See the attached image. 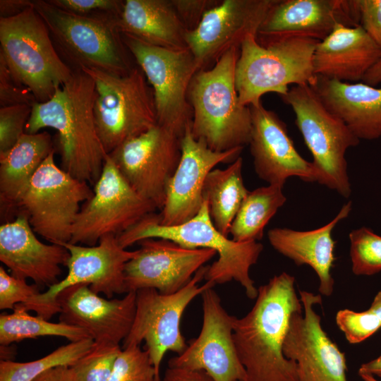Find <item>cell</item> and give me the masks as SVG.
I'll use <instances>...</instances> for the list:
<instances>
[{"mask_svg":"<svg viewBox=\"0 0 381 381\" xmlns=\"http://www.w3.org/2000/svg\"><path fill=\"white\" fill-rule=\"evenodd\" d=\"M295 279L286 272L258 289L253 307L235 318L233 338L246 381H298L297 364L283 353L292 315L303 309Z\"/></svg>","mask_w":381,"mask_h":381,"instance_id":"6da1fadb","label":"cell"},{"mask_svg":"<svg viewBox=\"0 0 381 381\" xmlns=\"http://www.w3.org/2000/svg\"><path fill=\"white\" fill-rule=\"evenodd\" d=\"M95 85L83 71L58 87L52 97L32 105L25 133H37L44 128L56 131V152L61 167L73 177L95 185L107 154L99 137L94 113Z\"/></svg>","mask_w":381,"mask_h":381,"instance_id":"7a4b0ae2","label":"cell"},{"mask_svg":"<svg viewBox=\"0 0 381 381\" xmlns=\"http://www.w3.org/2000/svg\"><path fill=\"white\" fill-rule=\"evenodd\" d=\"M239 52L232 48L212 68L198 71L188 88L192 135L216 152L243 148L250 139L251 112L239 102L235 85Z\"/></svg>","mask_w":381,"mask_h":381,"instance_id":"3957f363","label":"cell"},{"mask_svg":"<svg viewBox=\"0 0 381 381\" xmlns=\"http://www.w3.org/2000/svg\"><path fill=\"white\" fill-rule=\"evenodd\" d=\"M150 238L169 240L187 248L215 250L218 258L207 266L205 279L214 284L235 280L243 287L249 298H256L258 289L249 271L258 262L263 246L258 241L236 242L222 234L211 219L206 200H203L195 217L181 224H160L158 214L154 212L117 236L120 246L126 249Z\"/></svg>","mask_w":381,"mask_h":381,"instance_id":"277c9868","label":"cell"},{"mask_svg":"<svg viewBox=\"0 0 381 381\" xmlns=\"http://www.w3.org/2000/svg\"><path fill=\"white\" fill-rule=\"evenodd\" d=\"M33 5L57 53L73 72L90 68L123 75L137 66L118 28L119 15L79 16L47 0H33Z\"/></svg>","mask_w":381,"mask_h":381,"instance_id":"5b68a950","label":"cell"},{"mask_svg":"<svg viewBox=\"0 0 381 381\" xmlns=\"http://www.w3.org/2000/svg\"><path fill=\"white\" fill-rule=\"evenodd\" d=\"M318 42L294 37L261 45L255 35L247 37L240 47L235 69L239 102L249 107L269 92L285 95L290 85H313L317 78L313 58Z\"/></svg>","mask_w":381,"mask_h":381,"instance_id":"8992f818","label":"cell"},{"mask_svg":"<svg viewBox=\"0 0 381 381\" xmlns=\"http://www.w3.org/2000/svg\"><path fill=\"white\" fill-rule=\"evenodd\" d=\"M0 56L37 102L50 99L74 73L57 53L34 5L16 16L0 18Z\"/></svg>","mask_w":381,"mask_h":381,"instance_id":"52a82bcc","label":"cell"},{"mask_svg":"<svg viewBox=\"0 0 381 381\" xmlns=\"http://www.w3.org/2000/svg\"><path fill=\"white\" fill-rule=\"evenodd\" d=\"M82 71L95 83V123L107 154L157 123L153 90L138 65L123 75L97 69Z\"/></svg>","mask_w":381,"mask_h":381,"instance_id":"ba28073f","label":"cell"},{"mask_svg":"<svg viewBox=\"0 0 381 381\" xmlns=\"http://www.w3.org/2000/svg\"><path fill=\"white\" fill-rule=\"evenodd\" d=\"M296 116V124L320 173L319 183L349 198L351 188L345 154L360 140L331 112L308 84L294 85L280 97Z\"/></svg>","mask_w":381,"mask_h":381,"instance_id":"9c48e42d","label":"cell"},{"mask_svg":"<svg viewBox=\"0 0 381 381\" xmlns=\"http://www.w3.org/2000/svg\"><path fill=\"white\" fill-rule=\"evenodd\" d=\"M52 152L37 170L18 202L34 231L50 243L70 242L80 205L93 195L89 183L57 166Z\"/></svg>","mask_w":381,"mask_h":381,"instance_id":"30bf717a","label":"cell"},{"mask_svg":"<svg viewBox=\"0 0 381 381\" xmlns=\"http://www.w3.org/2000/svg\"><path fill=\"white\" fill-rule=\"evenodd\" d=\"M121 37L153 90L157 124L181 138L191 127L193 110L188 92L200 69L193 54L188 49H169L126 34Z\"/></svg>","mask_w":381,"mask_h":381,"instance_id":"8fae6325","label":"cell"},{"mask_svg":"<svg viewBox=\"0 0 381 381\" xmlns=\"http://www.w3.org/2000/svg\"><path fill=\"white\" fill-rule=\"evenodd\" d=\"M207 266L201 267L181 289L171 294H162L155 289L136 291V310L131 331L122 348L145 342L146 350L161 381L160 365L164 354L181 353L187 348L180 329L181 319L188 304L198 295L215 284L206 282L202 286Z\"/></svg>","mask_w":381,"mask_h":381,"instance_id":"7c38bea8","label":"cell"},{"mask_svg":"<svg viewBox=\"0 0 381 381\" xmlns=\"http://www.w3.org/2000/svg\"><path fill=\"white\" fill-rule=\"evenodd\" d=\"M157 209L135 192L107 154L93 195L76 217L70 243L95 246L102 237L119 236Z\"/></svg>","mask_w":381,"mask_h":381,"instance_id":"4fadbf2b","label":"cell"},{"mask_svg":"<svg viewBox=\"0 0 381 381\" xmlns=\"http://www.w3.org/2000/svg\"><path fill=\"white\" fill-rule=\"evenodd\" d=\"M61 245L70 253L66 264L67 275L45 292L40 293L26 303H20L27 310L35 311L46 320L50 319L60 312L56 302L58 295L78 284L87 285L92 291L102 293L107 298L126 293L125 266L135 256L137 250L130 251L122 248L114 235L102 237L97 246H83L70 242Z\"/></svg>","mask_w":381,"mask_h":381,"instance_id":"5bb4252c","label":"cell"},{"mask_svg":"<svg viewBox=\"0 0 381 381\" xmlns=\"http://www.w3.org/2000/svg\"><path fill=\"white\" fill-rule=\"evenodd\" d=\"M181 138L156 124L109 155L130 186L160 210L181 157Z\"/></svg>","mask_w":381,"mask_h":381,"instance_id":"9a60e30c","label":"cell"},{"mask_svg":"<svg viewBox=\"0 0 381 381\" xmlns=\"http://www.w3.org/2000/svg\"><path fill=\"white\" fill-rule=\"evenodd\" d=\"M203 320L198 337L183 352L171 358L169 367L202 370L214 381H246L233 338L234 316L223 308L212 287L202 294Z\"/></svg>","mask_w":381,"mask_h":381,"instance_id":"2e32d148","label":"cell"},{"mask_svg":"<svg viewBox=\"0 0 381 381\" xmlns=\"http://www.w3.org/2000/svg\"><path fill=\"white\" fill-rule=\"evenodd\" d=\"M303 309L290 320L283 353L297 364L298 381H347L344 353L328 337L314 306L322 297L300 291Z\"/></svg>","mask_w":381,"mask_h":381,"instance_id":"e0dca14e","label":"cell"},{"mask_svg":"<svg viewBox=\"0 0 381 381\" xmlns=\"http://www.w3.org/2000/svg\"><path fill=\"white\" fill-rule=\"evenodd\" d=\"M138 243L140 248L124 269L126 293L155 289L162 294H174L217 254L212 249L187 248L164 238Z\"/></svg>","mask_w":381,"mask_h":381,"instance_id":"ac0fdd59","label":"cell"},{"mask_svg":"<svg viewBox=\"0 0 381 381\" xmlns=\"http://www.w3.org/2000/svg\"><path fill=\"white\" fill-rule=\"evenodd\" d=\"M277 0H224L207 11L197 28L187 31L188 49L200 69L232 48H240L258 29Z\"/></svg>","mask_w":381,"mask_h":381,"instance_id":"d6986e66","label":"cell"},{"mask_svg":"<svg viewBox=\"0 0 381 381\" xmlns=\"http://www.w3.org/2000/svg\"><path fill=\"white\" fill-rule=\"evenodd\" d=\"M358 0H277L260 25L261 45L294 37L322 41L339 24L360 25Z\"/></svg>","mask_w":381,"mask_h":381,"instance_id":"ffe728a7","label":"cell"},{"mask_svg":"<svg viewBox=\"0 0 381 381\" xmlns=\"http://www.w3.org/2000/svg\"><path fill=\"white\" fill-rule=\"evenodd\" d=\"M252 129L249 142L254 169L269 185L284 186L286 179L296 176L304 181H320L314 164L296 150L283 121L262 102L249 106Z\"/></svg>","mask_w":381,"mask_h":381,"instance_id":"44dd1931","label":"cell"},{"mask_svg":"<svg viewBox=\"0 0 381 381\" xmlns=\"http://www.w3.org/2000/svg\"><path fill=\"white\" fill-rule=\"evenodd\" d=\"M181 157L167 190L164 207L158 214L159 223L181 224L195 217L203 202V188L208 174L221 163L234 162L243 147L225 152L210 149L196 140L188 127L181 138Z\"/></svg>","mask_w":381,"mask_h":381,"instance_id":"7402d4cb","label":"cell"},{"mask_svg":"<svg viewBox=\"0 0 381 381\" xmlns=\"http://www.w3.org/2000/svg\"><path fill=\"white\" fill-rule=\"evenodd\" d=\"M60 321L85 329L95 344L119 345L128 335L136 310V292L121 298H104L90 286L78 284L56 298Z\"/></svg>","mask_w":381,"mask_h":381,"instance_id":"603a6c76","label":"cell"},{"mask_svg":"<svg viewBox=\"0 0 381 381\" xmlns=\"http://www.w3.org/2000/svg\"><path fill=\"white\" fill-rule=\"evenodd\" d=\"M35 233L24 214L4 222L0 226V260L12 276L49 288L59 282L60 266H66L70 253L63 245L42 243Z\"/></svg>","mask_w":381,"mask_h":381,"instance_id":"cb8c5ba5","label":"cell"},{"mask_svg":"<svg viewBox=\"0 0 381 381\" xmlns=\"http://www.w3.org/2000/svg\"><path fill=\"white\" fill-rule=\"evenodd\" d=\"M381 59L380 47L359 25H337L315 48L314 73L342 82L363 80Z\"/></svg>","mask_w":381,"mask_h":381,"instance_id":"d4e9b609","label":"cell"},{"mask_svg":"<svg viewBox=\"0 0 381 381\" xmlns=\"http://www.w3.org/2000/svg\"><path fill=\"white\" fill-rule=\"evenodd\" d=\"M310 86L359 140L381 137V87L321 76Z\"/></svg>","mask_w":381,"mask_h":381,"instance_id":"484cf974","label":"cell"},{"mask_svg":"<svg viewBox=\"0 0 381 381\" xmlns=\"http://www.w3.org/2000/svg\"><path fill=\"white\" fill-rule=\"evenodd\" d=\"M351 210V202L344 205L337 215L329 223L313 230L296 231L287 228H273L268 231L271 246L279 253L292 260L297 265H307L317 274L321 295L329 296L334 291V282L331 270L334 261V244L332 232L334 226L346 218Z\"/></svg>","mask_w":381,"mask_h":381,"instance_id":"4316f807","label":"cell"},{"mask_svg":"<svg viewBox=\"0 0 381 381\" xmlns=\"http://www.w3.org/2000/svg\"><path fill=\"white\" fill-rule=\"evenodd\" d=\"M121 34L169 49H188L187 30L171 0H125L117 19Z\"/></svg>","mask_w":381,"mask_h":381,"instance_id":"83f0119b","label":"cell"},{"mask_svg":"<svg viewBox=\"0 0 381 381\" xmlns=\"http://www.w3.org/2000/svg\"><path fill=\"white\" fill-rule=\"evenodd\" d=\"M56 152L47 132L26 133L5 152L0 153V203L1 217L18 215V202L31 179L46 158Z\"/></svg>","mask_w":381,"mask_h":381,"instance_id":"f1b7e54d","label":"cell"},{"mask_svg":"<svg viewBox=\"0 0 381 381\" xmlns=\"http://www.w3.org/2000/svg\"><path fill=\"white\" fill-rule=\"evenodd\" d=\"M243 159L240 156L226 169H214L207 175L202 196L209 207L216 229L229 236L231 224L249 190L243 176Z\"/></svg>","mask_w":381,"mask_h":381,"instance_id":"f546056e","label":"cell"},{"mask_svg":"<svg viewBox=\"0 0 381 381\" xmlns=\"http://www.w3.org/2000/svg\"><path fill=\"white\" fill-rule=\"evenodd\" d=\"M282 188L268 185L248 192L230 227L232 240L249 242L262 238L265 227L286 201Z\"/></svg>","mask_w":381,"mask_h":381,"instance_id":"4dcf8cb0","label":"cell"},{"mask_svg":"<svg viewBox=\"0 0 381 381\" xmlns=\"http://www.w3.org/2000/svg\"><path fill=\"white\" fill-rule=\"evenodd\" d=\"M13 310L12 313L1 314V346L44 336L61 337L70 341L91 338L82 328L61 321L52 322L39 315L32 316L20 304H17Z\"/></svg>","mask_w":381,"mask_h":381,"instance_id":"1f68e13d","label":"cell"},{"mask_svg":"<svg viewBox=\"0 0 381 381\" xmlns=\"http://www.w3.org/2000/svg\"><path fill=\"white\" fill-rule=\"evenodd\" d=\"M95 342L91 338L70 341L45 356L28 362L12 360L0 361V381H34L45 370L59 366L74 364L89 352Z\"/></svg>","mask_w":381,"mask_h":381,"instance_id":"d6a6232c","label":"cell"},{"mask_svg":"<svg viewBox=\"0 0 381 381\" xmlns=\"http://www.w3.org/2000/svg\"><path fill=\"white\" fill-rule=\"evenodd\" d=\"M352 272L356 275H373L381 271V236L366 227L349 234Z\"/></svg>","mask_w":381,"mask_h":381,"instance_id":"836d02e7","label":"cell"},{"mask_svg":"<svg viewBox=\"0 0 381 381\" xmlns=\"http://www.w3.org/2000/svg\"><path fill=\"white\" fill-rule=\"evenodd\" d=\"M120 345L95 344L71 368L77 381H109Z\"/></svg>","mask_w":381,"mask_h":381,"instance_id":"e575fe53","label":"cell"},{"mask_svg":"<svg viewBox=\"0 0 381 381\" xmlns=\"http://www.w3.org/2000/svg\"><path fill=\"white\" fill-rule=\"evenodd\" d=\"M109 381H157L148 351L140 345L121 348Z\"/></svg>","mask_w":381,"mask_h":381,"instance_id":"d590c367","label":"cell"},{"mask_svg":"<svg viewBox=\"0 0 381 381\" xmlns=\"http://www.w3.org/2000/svg\"><path fill=\"white\" fill-rule=\"evenodd\" d=\"M336 322L351 344L365 340L381 328V321L370 310L363 312L340 310L337 313Z\"/></svg>","mask_w":381,"mask_h":381,"instance_id":"8d00e7d4","label":"cell"},{"mask_svg":"<svg viewBox=\"0 0 381 381\" xmlns=\"http://www.w3.org/2000/svg\"><path fill=\"white\" fill-rule=\"evenodd\" d=\"M32 105L18 104L0 108V153L12 147L23 134Z\"/></svg>","mask_w":381,"mask_h":381,"instance_id":"74e56055","label":"cell"},{"mask_svg":"<svg viewBox=\"0 0 381 381\" xmlns=\"http://www.w3.org/2000/svg\"><path fill=\"white\" fill-rule=\"evenodd\" d=\"M40 286L9 274L0 267V309L13 310L17 304L26 303L39 294Z\"/></svg>","mask_w":381,"mask_h":381,"instance_id":"f35d334b","label":"cell"},{"mask_svg":"<svg viewBox=\"0 0 381 381\" xmlns=\"http://www.w3.org/2000/svg\"><path fill=\"white\" fill-rule=\"evenodd\" d=\"M56 7L79 16L120 15L124 1L121 0H47Z\"/></svg>","mask_w":381,"mask_h":381,"instance_id":"ab89813d","label":"cell"},{"mask_svg":"<svg viewBox=\"0 0 381 381\" xmlns=\"http://www.w3.org/2000/svg\"><path fill=\"white\" fill-rule=\"evenodd\" d=\"M36 99L32 92L12 76L4 60L0 56V106L33 105Z\"/></svg>","mask_w":381,"mask_h":381,"instance_id":"60d3db41","label":"cell"},{"mask_svg":"<svg viewBox=\"0 0 381 381\" xmlns=\"http://www.w3.org/2000/svg\"><path fill=\"white\" fill-rule=\"evenodd\" d=\"M220 1L171 0L179 18L188 31L197 28L204 13L217 6Z\"/></svg>","mask_w":381,"mask_h":381,"instance_id":"b9f144b4","label":"cell"},{"mask_svg":"<svg viewBox=\"0 0 381 381\" xmlns=\"http://www.w3.org/2000/svg\"><path fill=\"white\" fill-rule=\"evenodd\" d=\"M360 25L381 47V0H358Z\"/></svg>","mask_w":381,"mask_h":381,"instance_id":"7bdbcfd3","label":"cell"},{"mask_svg":"<svg viewBox=\"0 0 381 381\" xmlns=\"http://www.w3.org/2000/svg\"><path fill=\"white\" fill-rule=\"evenodd\" d=\"M161 381H214L202 370H193L181 368L169 367Z\"/></svg>","mask_w":381,"mask_h":381,"instance_id":"ee69618b","label":"cell"},{"mask_svg":"<svg viewBox=\"0 0 381 381\" xmlns=\"http://www.w3.org/2000/svg\"><path fill=\"white\" fill-rule=\"evenodd\" d=\"M33 6V0H1L0 18L16 16Z\"/></svg>","mask_w":381,"mask_h":381,"instance_id":"f6af8a7d","label":"cell"},{"mask_svg":"<svg viewBox=\"0 0 381 381\" xmlns=\"http://www.w3.org/2000/svg\"><path fill=\"white\" fill-rule=\"evenodd\" d=\"M34 381H77L68 365H59L41 373Z\"/></svg>","mask_w":381,"mask_h":381,"instance_id":"bcb514c9","label":"cell"},{"mask_svg":"<svg viewBox=\"0 0 381 381\" xmlns=\"http://www.w3.org/2000/svg\"><path fill=\"white\" fill-rule=\"evenodd\" d=\"M358 374H368L381 377V355L377 358L361 365Z\"/></svg>","mask_w":381,"mask_h":381,"instance_id":"7dc6e473","label":"cell"},{"mask_svg":"<svg viewBox=\"0 0 381 381\" xmlns=\"http://www.w3.org/2000/svg\"><path fill=\"white\" fill-rule=\"evenodd\" d=\"M362 81L373 87H376V85L381 83V59L366 73Z\"/></svg>","mask_w":381,"mask_h":381,"instance_id":"c3c4849f","label":"cell"},{"mask_svg":"<svg viewBox=\"0 0 381 381\" xmlns=\"http://www.w3.org/2000/svg\"><path fill=\"white\" fill-rule=\"evenodd\" d=\"M368 310L376 315L381 321V291L377 292Z\"/></svg>","mask_w":381,"mask_h":381,"instance_id":"681fc988","label":"cell"},{"mask_svg":"<svg viewBox=\"0 0 381 381\" xmlns=\"http://www.w3.org/2000/svg\"><path fill=\"white\" fill-rule=\"evenodd\" d=\"M363 381H379L374 376L368 374H359Z\"/></svg>","mask_w":381,"mask_h":381,"instance_id":"f907efd6","label":"cell"}]
</instances>
